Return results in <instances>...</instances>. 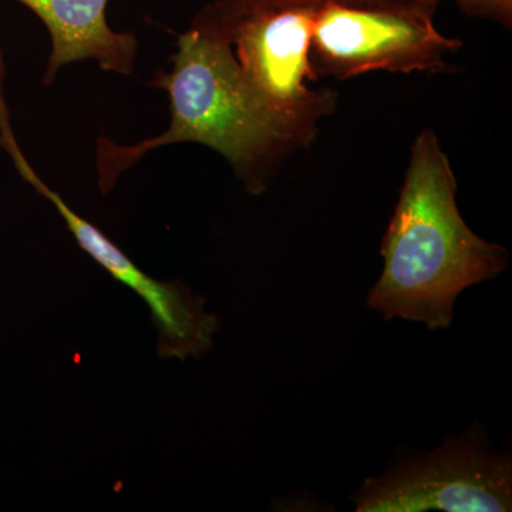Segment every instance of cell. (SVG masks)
I'll use <instances>...</instances> for the list:
<instances>
[{
  "instance_id": "1",
  "label": "cell",
  "mask_w": 512,
  "mask_h": 512,
  "mask_svg": "<svg viewBox=\"0 0 512 512\" xmlns=\"http://www.w3.org/2000/svg\"><path fill=\"white\" fill-rule=\"evenodd\" d=\"M150 86L168 93L170 126L160 136L128 146L101 137L96 144L101 194H109L121 175L156 148L195 143L221 154L245 188L259 195L286 158L308 148L249 84L228 23L211 2L178 36L173 69L158 73Z\"/></svg>"
},
{
  "instance_id": "2",
  "label": "cell",
  "mask_w": 512,
  "mask_h": 512,
  "mask_svg": "<svg viewBox=\"0 0 512 512\" xmlns=\"http://www.w3.org/2000/svg\"><path fill=\"white\" fill-rule=\"evenodd\" d=\"M456 195L450 160L436 133L423 128L383 238V272L367 298L384 318L450 328L458 295L508 268L507 249L468 228Z\"/></svg>"
},
{
  "instance_id": "3",
  "label": "cell",
  "mask_w": 512,
  "mask_h": 512,
  "mask_svg": "<svg viewBox=\"0 0 512 512\" xmlns=\"http://www.w3.org/2000/svg\"><path fill=\"white\" fill-rule=\"evenodd\" d=\"M433 10L414 0L316 9L311 57L318 76L339 80L372 72L440 73L463 42L443 35Z\"/></svg>"
},
{
  "instance_id": "4",
  "label": "cell",
  "mask_w": 512,
  "mask_h": 512,
  "mask_svg": "<svg viewBox=\"0 0 512 512\" xmlns=\"http://www.w3.org/2000/svg\"><path fill=\"white\" fill-rule=\"evenodd\" d=\"M353 501L357 512L511 511L512 463L495 453L484 429H470L370 478Z\"/></svg>"
},
{
  "instance_id": "5",
  "label": "cell",
  "mask_w": 512,
  "mask_h": 512,
  "mask_svg": "<svg viewBox=\"0 0 512 512\" xmlns=\"http://www.w3.org/2000/svg\"><path fill=\"white\" fill-rule=\"evenodd\" d=\"M315 15V8H286L225 20L249 84L306 147L318 136L320 121L338 109L339 99L328 87H309L318 79L311 57Z\"/></svg>"
},
{
  "instance_id": "6",
  "label": "cell",
  "mask_w": 512,
  "mask_h": 512,
  "mask_svg": "<svg viewBox=\"0 0 512 512\" xmlns=\"http://www.w3.org/2000/svg\"><path fill=\"white\" fill-rule=\"evenodd\" d=\"M83 251L147 303L158 330V355L185 360L212 348L220 319L205 311L204 301L183 282H161L144 274L103 232L87 242Z\"/></svg>"
},
{
  "instance_id": "7",
  "label": "cell",
  "mask_w": 512,
  "mask_h": 512,
  "mask_svg": "<svg viewBox=\"0 0 512 512\" xmlns=\"http://www.w3.org/2000/svg\"><path fill=\"white\" fill-rule=\"evenodd\" d=\"M42 20L52 40L43 84L52 86L66 64L94 60L104 72L130 76L138 53L131 32L107 22L109 0H16Z\"/></svg>"
},
{
  "instance_id": "8",
  "label": "cell",
  "mask_w": 512,
  "mask_h": 512,
  "mask_svg": "<svg viewBox=\"0 0 512 512\" xmlns=\"http://www.w3.org/2000/svg\"><path fill=\"white\" fill-rule=\"evenodd\" d=\"M383 2V0H211L215 9L228 22L254 15V13L266 12V10L286 8H315L336 3V5H372V3Z\"/></svg>"
},
{
  "instance_id": "9",
  "label": "cell",
  "mask_w": 512,
  "mask_h": 512,
  "mask_svg": "<svg viewBox=\"0 0 512 512\" xmlns=\"http://www.w3.org/2000/svg\"><path fill=\"white\" fill-rule=\"evenodd\" d=\"M458 9L471 18L493 20L504 28L512 26V0H454Z\"/></svg>"
},
{
  "instance_id": "10",
  "label": "cell",
  "mask_w": 512,
  "mask_h": 512,
  "mask_svg": "<svg viewBox=\"0 0 512 512\" xmlns=\"http://www.w3.org/2000/svg\"><path fill=\"white\" fill-rule=\"evenodd\" d=\"M414 2L420 3V5H423L424 8L436 12L437 6H439L440 3L443 2V0H414Z\"/></svg>"
}]
</instances>
